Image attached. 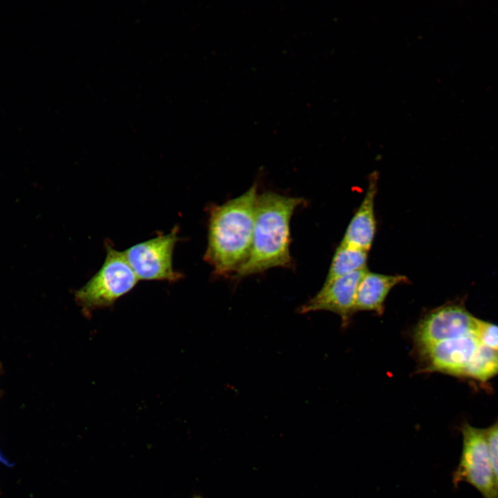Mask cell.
I'll return each mask as SVG.
<instances>
[{
  "mask_svg": "<svg viewBox=\"0 0 498 498\" xmlns=\"http://www.w3.org/2000/svg\"><path fill=\"white\" fill-rule=\"evenodd\" d=\"M479 344L472 333L417 350L423 370L465 376L466 368Z\"/></svg>",
  "mask_w": 498,
  "mask_h": 498,
  "instance_id": "cell-7",
  "label": "cell"
},
{
  "mask_svg": "<svg viewBox=\"0 0 498 498\" xmlns=\"http://www.w3.org/2000/svg\"><path fill=\"white\" fill-rule=\"evenodd\" d=\"M477 318L459 303L441 306L425 315L414 331L417 349L474 334Z\"/></svg>",
  "mask_w": 498,
  "mask_h": 498,
  "instance_id": "cell-6",
  "label": "cell"
},
{
  "mask_svg": "<svg viewBox=\"0 0 498 498\" xmlns=\"http://www.w3.org/2000/svg\"><path fill=\"white\" fill-rule=\"evenodd\" d=\"M368 252L340 243L336 248L323 285L366 268Z\"/></svg>",
  "mask_w": 498,
  "mask_h": 498,
  "instance_id": "cell-11",
  "label": "cell"
},
{
  "mask_svg": "<svg viewBox=\"0 0 498 498\" xmlns=\"http://www.w3.org/2000/svg\"><path fill=\"white\" fill-rule=\"evenodd\" d=\"M178 239L177 228L169 233L136 243L124 251L138 279L176 282L182 275L173 268V252Z\"/></svg>",
  "mask_w": 498,
  "mask_h": 498,
  "instance_id": "cell-5",
  "label": "cell"
},
{
  "mask_svg": "<svg viewBox=\"0 0 498 498\" xmlns=\"http://www.w3.org/2000/svg\"><path fill=\"white\" fill-rule=\"evenodd\" d=\"M1 366L0 365V373H1Z\"/></svg>",
  "mask_w": 498,
  "mask_h": 498,
  "instance_id": "cell-15",
  "label": "cell"
},
{
  "mask_svg": "<svg viewBox=\"0 0 498 498\" xmlns=\"http://www.w3.org/2000/svg\"><path fill=\"white\" fill-rule=\"evenodd\" d=\"M367 270V268L338 277L323 285L319 292L301 306V314L317 311L333 312L347 325L355 312L356 293L359 283Z\"/></svg>",
  "mask_w": 498,
  "mask_h": 498,
  "instance_id": "cell-8",
  "label": "cell"
},
{
  "mask_svg": "<svg viewBox=\"0 0 498 498\" xmlns=\"http://www.w3.org/2000/svg\"><path fill=\"white\" fill-rule=\"evenodd\" d=\"M303 203V199L273 192L258 194L250 251L235 278L291 265L290 223Z\"/></svg>",
  "mask_w": 498,
  "mask_h": 498,
  "instance_id": "cell-2",
  "label": "cell"
},
{
  "mask_svg": "<svg viewBox=\"0 0 498 498\" xmlns=\"http://www.w3.org/2000/svg\"><path fill=\"white\" fill-rule=\"evenodd\" d=\"M139 279L123 252L106 243V257L100 270L75 292V299L84 312L112 306L130 292Z\"/></svg>",
  "mask_w": 498,
  "mask_h": 498,
  "instance_id": "cell-3",
  "label": "cell"
},
{
  "mask_svg": "<svg viewBox=\"0 0 498 498\" xmlns=\"http://www.w3.org/2000/svg\"><path fill=\"white\" fill-rule=\"evenodd\" d=\"M498 374V351L479 344L465 373L480 381H486Z\"/></svg>",
  "mask_w": 498,
  "mask_h": 498,
  "instance_id": "cell-12",
  "label": "cell"
},
{
  "mask_svg": "<svg viewBox=\"0 0 498 498\" xmlns=\"http://www.w3.org/2000/svg\"><path fill=\"white\" fill-rule=\"evenodd\" d=\"M257 185L210 210L205 260L217 276L234 275L247 259L252 245Z\"/></svg>",
  "mask_w": 498,
  "mask_h": 498,
  "instance_id": "cell-1",
  "label": "cell"
},
{
  "mask_svg": "<svg viewBox=\"0 0 498 498\" xmlns=\"http://www.w3.org/2000/svg\"><path fill=\"white\" fill-rule=\"evenodd\" d=\"M474 335L479 344L498 351V325L477 318Z\"/></svg>",
  "mask_w": 498,
  "mask_h": 498,
  "instance_id": "cell-13",
  "label": "cell"
},
{
  "mask_svg": "<svg viewBox=\"0 0 498 498\" xmlns=\"http://www.w3.org/2000/svg\"><path fill=\"white\" fill-rule=\"evenodd\" d=\"M489 452L498 488V420L488 428H485Z\"/></svg>",
  "mask_w": 498,
  "mask_h": 498,
  "instance_id": "cell-14",
  "label": "cell"
},
{
  "mask_svg": "<svg viewBox=\"0 0 498 498\" xmlns=\"http://www.w3.org/2000/svg\"><path fill=\"white\" fill-rule=\"evenodd\" d=\"M463 445L459 463L452 475L455 487L466 482L483 498H498V488L488 446L486 430L463 424Z\"/></svg>",
  "mask_w": 498,
  "mask_h": 498,
  "instance_id": "cell-4",
  "label": "cell"
},
{
  "mask_svg": "<svg viewBox=\"0 0 498 498\" xmlns=\"http://www.w3.org/2000/svg\"><path fill=\"white\" fill-rule=\"evenodd\" d=\"M377 181V173L374 172L369 177L365 196L346 229L342 243L367 252L371 248L376 228L374 203Z\"/></svg>",
  "mask_w": 498,
  "mask_h": 498,
  "instance_id": "cell-9",
  "label": "cell"
},
{
  "mask_svg": "<svg viewBox=\"0 0 498 498\" xmlns=\"http://www.w3.org/2000/svg\"><path fill=\"white\" fill-rule=\"evenodd\" d=\"M408 282L404 275H385L367 270L358 287L355 312L372 311L378 315H382L385 301L390 290L394 286Z\"/></svg>",
  "mask_w": 498,
  "mask_h": 498,
  "instance_id": "cell-10",
  "label": "cell"
}]
</instances>
